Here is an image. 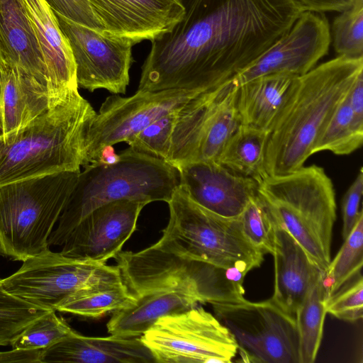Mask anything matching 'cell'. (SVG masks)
I'll use <instances>...</instances> for the list:
<instances>
[{"label": "cell", "mask_w": 363, "mask_h": 363, "mask_svg": "<svg viewBox=\"0 0 363 363\" xmlns=\"http://www.w3.org/2000/svg\"><path fill=\"white\" fill-rule=\"evenodd\" d=\"M107 34L152 40L169 30L184 15L180 0H88Z\"/></svg>", "instance_id": "17"}, {"label": "cell", "mask_w": 363, "mask_h": 363, "mask_svg": "<svg viewBox=\"0 0 363 363\" xmlns=\"http://www.w3.org/2000/svg\"><path fill=\"white\" fill-rule=\"evenodd\" d=\"M140 338L157 363H230L238 354L229 330L197 306L160 318Z\"/></svg>", "instance_id": "11"}, {"label": "cell", "mask_w": 363, "mask_h": 363, "mask_svg": "<svg viewBox=\"0 0 363 363\" xmlns=\"http://www.w3.org/2000/svg\"><path fill=\"white\" fill-rule=\"evenodd\" d=\"M113 164L97 162L84 166L48 239L62 246L72 231L96 208L118 200L168 202L179 186V169L164 160L130 147Z\"/></svg>", "instance_id": "4"}, {"label": "cell", "mask_w": 363, "mask_h": 363, "mask_svg": "<svg viewBox=\"0 0 363 363\" xmlns=\"http://www.w3.org/2000/svg\"><path fill=\"white\" fill-rule=\"evenodd\" d=\"M48 311L9 294L0 279V346L11 345L26 326Z\"/></svg>", "instance_id": "31"}, {"label": "cell", "mask_w": 363, "mask_h": 363, "mask_svg": "<svg viewBox=\"0 0 363 363\" xmlns=\"http://www.w3.org/2000/svg\"><path fill=\"white\" fill-rule=\"evenodd\" d=\"M10 68L4 47L0 40V110L2 106L6 81Z\"/></svg>", "instance_id": "40"}, {"label": "cell", "mask_w": 363, "mask_h": 363, "mask_svg": "<svg viewBox=\"0 0 363 363\" xmlns=\"http://www.w3.org/2000/svg\"><path fill=\"white\" fill-rule=\"evenodd\" d=\"M55 13L72 49L78 86L91 92L103 89L113 94H125L135 43Z\"/></svg>", "instance_id": "13"}, {"label": "cell", "mask_w": 363, "mask_h": 363, "mask_svg": "<svg viewBox=\"0 0 363 363\" xmlns=\"http://www.w3.org/2000/svg\"><path fill=\"white\" fill-rule=\"evenodd\" d=\"M167 203L169 222L155 244L201 263L244 289L245 276L262 264L264 254L245 237L239 218H223L206 210L180 186Z\"/></svg>", "instance_id": "5"}, {"label": "cell", "mask_w": 363, "mask_h": 363, "mask_svg": "<svg viewBox=\"0 0 363 363\" xmlns=\"http://www.w3.org/2000/svg\"><path fill=\"white\" fill-rule=\"evenodd\" d=\"M272 255L274 259V286L270 299L295 318L311 286L323 272L291 234L277 223Z\"/></svg>", "instance_id": "19"}, {"label": "cell", "mask_w": 363, "mask_h": 363, "mask_svg": "<svg viewBox=\"0 0 363 363\" xmlns=\"http://www.w3.org/2000/svg\"><path fill=\"white\" fill-rule=\"evenodd\" d=\"M238 85L232 79L202 91L177 112L166 160L177 168L194 162H216L240 121Z\"/></svg>", "instance_id": "9"}, {"label": "cell", "mask_w": 363, "mask_h": 363, "mask_svg": "<svg viewBox=\"0 0 363 363\" xmlns=\"http://www.w3.org/2000/svg\"><path fill=\"white\" fill-rule=\"evenodd\" d=\"M119 159L120 155L116 153L113 145H106L101 150L96 162L104 164H113Z\"/></svg>", "instance_id": "41"}, {"label": "cell", "mask_w": 363, "mask_h": 363, "mask_svg": "<svg viewBox=\"0 0 363 363\" xmlns=\"http://www.w3.org/2000/svg\"><path fill=\"white\" fill-rule=\"evenodd\" d=\"M137 297L121 282L78 291L69 297L57 311L99 318L131 306Z\"/></svg>", "instance_id": "27"}, {"label": "cell", "mask_w": 363, "mask_h": 363, "mask_svg": "<svg viewBox=\"0 0 363 363\" xmlns=\"http://www.w3.org/2000/svg\"><path fill=\"white\" fill-rule=\"evenodd\" d=\"M330 26L322 13L303 11L291 29L232 80L238 86L272 74L301 76L328 53Z\"/></svg>", "instance_id": "14"}, {"label": "cell", "mask_w": 363, "mask_h": 363, "mask_svg": "<svg viewBox=\"0 0 363 363\" xmlns=\"http://www.w3.org/2000/svg\"><path fill=\"white\" fill-rule=\"evenodd\" d=\"M330 33L338 55L363 56V0H354L350 8L336 16Z\"/></svg>", "instance_id": "30"}, {"label": "cell", "mask_w": 363, "mask_h": 363, "mask_svg": "<svg viewBox=\"0 0 363 363\" xmlns=\"http://www.w3.org/2000/svg\"><path fill=\"white\" fill-rule=\"evenodd\" d=\"M179 186L199 206L220 217L235 219L256 194L257 183L216 162H194L177 167Z\"/></svg>", "instance_id": "16"}, {"label": "cell", "mask_w": 363, "mask_h": 363, "mask_svg": "<svg viewBox=\"0 0 363 363\" xmlns=\"http://www.w3.org/2000/svg\"><path fill=\"white\" fill-rule=\"evenodd\" d=\"M23 1L46 67L50 94L60 99L79 88L71 47L45 0Z\"/></svg>", "instance_id": "18"}, {"label": "cell", "mask_w": 363, "mask_h": 363, "mask_svg": "<svg viewBox=\"0 0 363 363\" xmlns=\"http://www.w3.org/2000/svg\"><path fill=\"white\" fill-rule=\"evenodd\" d=\"M363 265V214L344 240V242L333 260H330L325 279L326 298L333 294L346 283L359 274Z\"/></svg>", "instance_id": "29"}, {"label": "cell", "mask_w": 363, "mask_h": 363, "mask_svg": "<svg viewBox=\"0 0 363 363\" xmlns=\"http://www.w3.org/2000/svg\"><path fill=\"white\" fill-rule=\"evenodd\" d=\"M363 74V56L337 57L295 77L270 130L266 147L267 175L303 166L327 122Z\"/></svg>", "instance_id": "2"}, {"label": "cell", "mask_w": 363, "mask_h": 363, "mask_svg": "<svg viewBox=\"0 0 363 363\" xmlns=\"http://www.w3.org/2000/svg\"><path fill=\"white\" fill-rule=\"evenodd\" d=\"M155 363L140 337H87L77 332L42 350L40 363Z\"/></svg>", "instance_id": "20"}, {"label": "cell", "mask_w": 363, "mask_h": 363, "mask_svg": "<svg viewBox=\"0 0 363 363\" xmlns=\"http://www.w3.org/2000/svg\"><path fill=\"white\" fill-rule=\"evenodd\" d=\"M0 40L10 67L33 77L50 94L46 67L23 0H0Z\"/></svg>", "instance_id": "21"}, {"label": "cell", "mask_w": 363, "mask_h": 363, "mask_svg": "<svg viewBox=\"0 0 363 363\" xmlns=\"http://www.w3.org/2000/svg\"><path fill=\"white\" fill-rule=\"evenodd\" d=\"M42 350H17L0 352V363H40Z\"/></svg>", "instance_id": "39"}, {"label": "cell", "mask_w": 363, "mask_h": 363, "mask_svg": "<svg viewBox=\"0 0 363 363\" xmlns=\"http://www.w3.org/2000/svg\"><path fill=\"white\" fill-rule=\"evenodd\" d=\"M363 193V172H359L350 186L342 200V236L345 240L350 234L359 218L363 214L360 208Z\"/></svg>", "instance_id": "37"}, {"label": "cell", "mask_w": 363, "mask_h": 363, "mask_svg": "<svg viewBox=\"0 0 363 363\" xmlns=\"http://www.w3.org/2000/svg\"><path fill=\"white\" fill-rule=\"evenodd\" d=\"M184 15L151 40L139 91H204L230 81L284 35L296 0H180Z\"/></svg>", "instance_id": "1"}, {"label": "cell", "mask_w": 363, "mask_h": 363, "mask_svg": "<svg viewBox=\"0 0 363 363\" xmlns=\"http://www.w3.org/2000/svg\"><path fill=\"white\" fill-rule=\"evenodd\" d=\"M326 286L321 272L311 286L296 314L300 363H313L320 345L326 311Z\"/></svg>", "instance_id": "26"}, {"label": "cell", "mask_w": 363, "mask_h": 363, "mask_svg": "<svg viewBox=\"0 0 363 363\" xmlns=\"http://www.w3.org/2000/svg\"><path fill=\"white\" fill-rule=\"evenodd\" d=\"M123 281L117 265L72 258L50 249L27 258L15 273L1 279L9 294L56 311L78 291Z\"/></svg>", "instance_id": "8"}, {"label": "cell", "mask_w": 363, "mask_h": 363, "mask_svg": "<svg viewBox=\"0 0 363 363\" xmlns=\"http://www.w3.org/2000/svg\"><path fill=\"white\" fill-rule=\"evenodd\" d=\"M202 91L189 89L138 90L133 96H108L90 125L85 146L84 165L96 161L106 145L127 143L157 119L179 111Z\"/></svg>", "instance_id": "12"}, {"label": "cell", "mask_w": 363, "mask_h": 363, "mask_svg": "<svg viewBox=\"0 0 363 363\" xmlns=\"http://www.w3.org/2000/svg\"><path fill=\"white\" fill-rule=\"evenodd\" d=\"M96 112L75 90L27 125L0 135V186L84 165L87 134Z\"/></svg>", "instance_id": "3"}, {"label": "cell", "mask_w": 363, "mask_h": 363, "mask_svg": "<svg viewBox=\"0 0 363 363\" xmlns=\"http://www.w3.org/2000/svg\"><path fill=\"white\" fill-rule=\"evenodd\" d=\"M178 111L171 112L150 123L127 143L131 148L166 160Z\"/></svg>", "instance_id": "34"}, {"label": "cell", "mask_w": 363, "mask_h": 363, "mask_svg": "<svg viewBox=\"0 0 363 363\" xmlns=\"http://www.w3.org/2000/svg\"><path fill=\"white\" fill-rule=\"evenodd\" d=\"M325 309L335 318L355 322L363 317V278L359 273L325 300Z\"/></svg>", "instance_id": "35"}, {"label": "cell", "mask_w": 363, "mask_h": 363, "mask_svg": "<svg viewBox=\"0 0 363 363\" xmlns=\"http://www.w3.org/2000/svg\"><path fill=\"white\" fill-rule=\"evenodd\" d=\"M238 218L244 235L251 244L264 255H272L277 223L257 194Z\"/></svg>", "instance_id": "33"}, {"label": "cell", "mask_w": 363, "mask_h": 363, "mask_svg": "<svg viewBox=\"0 0 363 363\" xmlns=\"http://www.w3.org/2000/svg\"><path fill=\"white\" fill-rule=\"evenodd\" d=\"M62 99H52L48 89L35 79L11 67L0 110V135L16 133Z\"/></svg>", "instance_id": "23"}, {"label": "cell", "mask_w": 363, "mask_h": 363, "mask_svg": "<svg viewBox=\"0 0 363 363\" xmlns=\"http://www.w3.org/2000/svg\"><path fill=\"white\" fill-rule=\"evenodd\" d=\"M80 170L0 186V255L23 262L49 249L48 239Z\"/></svg>", "instance_id": "7"}, {"label": "cell", "mask_w": 363, "mask_h": 363, "mask_svg": "<svg viewBox=\"0 0 363 363\" xmlns=\"http://www.w3.org/2000/svg\"><path fill=\"white\" fill-rule=\"evenodd\" d=\"M55 312L48 311L31 322L11 342L12 349L43 350L74 333Z\"/></svg>", "instance_id": "32"}, {"label": "cell", "mask_w": 363, "mask_h": 363, "mask_svg": "<svg viewBox=\"0 0 363 363\" xmlns=\"http://www.w3.org/2000/svg\"><path fill=\"white\" fill-rule=\"evenodd\" d=\"M304 11L318 13L342 12L350 8L354 0H296Z\"/></svg>", "instance_id": "38"}, {"label": "cell", "mask_w": 363, "mask_h": 363, "mask_svg": "<svg viewBox=\"0 0 363 363\" xmlns=\"http://www.w3.org/2000/svg\"><path fill=\"white\" fill-rule=\"evenodd\" d=\"M147 204L118 200L96 208L72 231L60 252L72 258L106 263L122 250L135 232L139 215Z\"/></svg>", "instance_id": "15"}, {"label": "cell", "mask_w": 363, "mask_h": 363, "mask_svg": "<svg viewBox=\"0 0 363 363\" xmlns=\"http://www.w3.org/2000/svg\"><path fill=\"white\" fill-rule=\"evenodd\" d=\"M269 134L267 130L240 124L216 162L258 183L267 175L264 160Z\"/></svg>", "instance_id": "25"}, {"label": "cell", "mask_w": 363, "mask_h": 363, "mask_svg": "<svg viewBox=\"0 0 363 363\" xmlns=\"http://www.w3.org/2000/svg\"><path fill=\"white\" fill-rule=\"evenodd\" d=\"M257 196L275 222L286 230L324 272L331 260L335 192L325 169L315 164L281 175H267Z\"/></svg>", "instance_id": "6"}, {"label": "cell", "mask_w": 363, "mask_h": 363, "mask_svg": "<svg viewBox=\"0 0 363 363\" xmlns=\"http://www.w3.org/2000/svg\"><path fill=\"white\" fill-rule=\"evenodd\" d=\"M295 77L272 74L239 85L236 106L240 124L269 133Z\"/></svg>", "instance_id": "24"}, {"label": "cell", "mask_w": 363, "mask_h": 363, "mask_svg": "<svg viewBox=\"0 0 363 363\" xmlns=\"http://www.w3.org/2000/svg\"><path fill=\"white\" fill-rule=\"evenodd\" d=\"M362 140L363 123L354 116L347 94L327 122L313 154L330 151L337 155H349L362 146Z\"/></svg>", "instance_id": "28"}, {"label": "cell", "mask_w": 363, "mask_h": 363, "mask_svg": "<svg viewBox=\"0 0 363 363\" xmlns=\"http://www.w3.org/2000/svg\"><path fill=\"white\" fill-rule=\"evenodd\" d=\"M52 10L63 17L91 28L104 31V26L94 13L88 0H45Z\"/></svg>", "instance_id": "36"}, {"label": "cell", "mask_w": 363, "mask_h": 363, "mask_svg": "<svg viewBox=\"0 0 363 363\" xmlns=\"http://www.w3.org/2000/svg\"><path fill=\"white\" fill-rule=\"evenodd\" d=\"M131 306L113 313L106 324L111 335L140 337L160 318L198 306L193 297L174 290H161L140 295Z\"/></svg>", "instance_id": "22"}, {"label": "cell", "mask_w": 363, "mask_h": 363, "mask_svg": "<svg viewBox=\"0 0 363 363\" xmlns=\"http://www.w3.org/2000/svg\"><path fill=\"white\" fill-rule=\"evenodd\" d=\"M211 305L215 316L234 337L242 362L300 363L296 319L270 298Z\"/></svg>", "instance_id": "10"}]
</instances>
